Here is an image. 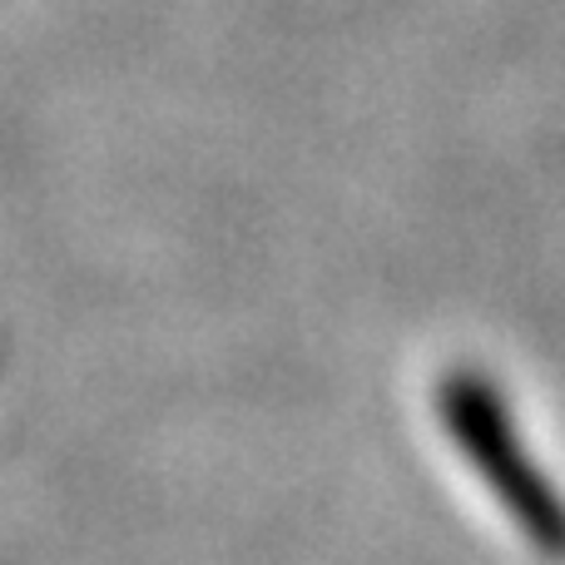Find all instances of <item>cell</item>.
Returning <instances> with one entry per match:
<instances>
[{"label":"cell","mask_w":565,"mask_h":565,"mask_svg":"<svg viewBox=\"0 0 565 565\" xmlns=\"http://www.w3.org/2000/svg\"><path fill=\"white\" fill-rule=\"evenodd\" d=\"M441 417H447L457 447L467 451V461L477 467V477L491 481L501 507L541 541V551H556L561 546L556 491L541 481V471L531 467V457L521 451L516 427H511L497 387L481 377H467V372L441 382Z\"/></svg>","instance_id":"obj_1"}]
</instances>
